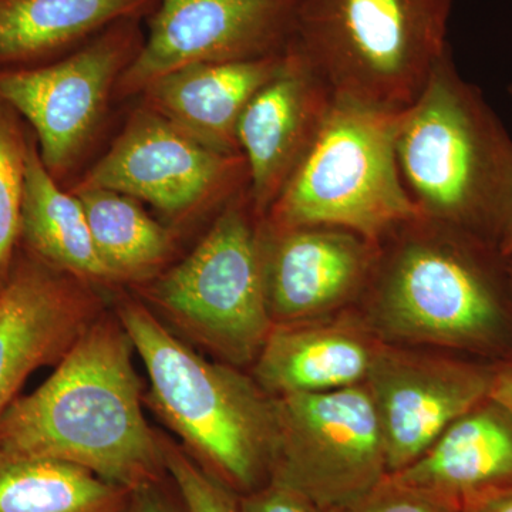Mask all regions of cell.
<instances>
[{
    "mask_svg": "<svg viewBox=\"0 0 512 512\" xmlns=\"http://www.w3.org/2000/svg\"><path fill=\"white\" fill-rule=\"evenodd\" d=\"M133 342L119 318L101 313L55 372L0 417V447L55 458L137 491L160 484L163 437L144 416Z\"/></svg>",
    "mask_w": 512,
    "mask_h": 512,
    "instance_id": "obj_1",
    "label": "cell"
},
{
    "mask_svg": "<svg viewBox=\"0 0 512 512\" xmlns=\"http://www.w3.org/2000/svg\"><path fill=\"white\" fill-rule=\"evenodd\" d=\"M366 291L387 336L487 362L512 353V291L500 248L419 217L379 242Z\"/></svg>",
    "mask_w": 512,
    "mask_h": 512,
    "instance_id": "obj_2",
    "label": "cell"
},
{
    "mask_svg": "<svg viewBox=\"0 0 512 512\" xmlns=\"http://www.w3.org/2000/svg\"><path fill=\"white\" fill-rule=\"evenodd\" d=\"M396 151L421 217L501 247L512 225V137L451 47L404 110Z\"/></svg>",
    "mask_w": 512,
    "mask_h": 512,
    "instance_id": "obj_3",
    "label": "cell"
},
{
    "mask_svg": "<svg viewBox=\"0 0 512 512\" xmlns=\"http://www.w3.org/2000/svg\"><path fill=\"white\" fill-rule=\"evenodd\" d=\"M150 380L148 404L184 448L232 491L268 483L278 420L275 399L235 366L194 352L137 301L117 308Z\"/></svg>",
    "mask_w": 512,
    "mask_h": 512,
    "instance_id": "obj_4",
    "label": "cell"
},
{
    "mask_svg": "<svg viewBox=\"0 0 512 512\" xmlns=\"http://www.w3.org/2000/svg\"><path fill=\"white\" fill-rule=\"evenodd\" d=\"M454 0H301L293 46L335 99L403 111L446 55Z\"/></svg>",
    "mask_w": 512,
    "mask_h": 512,
    "instance_id": "obj_5",
    "label": "cell"
},
{
    "mask_svg": "<svg viewBox=\"0 0 512 512\" xmlns=\"http://www.w3.org/2000/svg\"><path fill=\"white\" fill-rule=\"evenodd\" d=\"M403 113L333 97L318 136L262 222L348 229L380 242L421 217L397 163Z\"/></svg>",
    "mask_w": 512,
    "mask_h": 512,
    "instance_id": "obj_6",
    "label": "cell"
},
{
    "mask_svg": "<svg viewBox=\"0 0 512 512\" xmlns=\"http://www.w3.org/2000/svg\"><path fill=\"white\" fill-rule=\"evenodd\" d=\"M148 295L185 335L229 365L255 362L275 323L266 302L261 220L247 191L228 202L194 251Z\"/></svg>",
    "mask_w": 512,
    "mask_h": 512,
    "instance_id": "obj_7",
    "label": "cell"
},
{
    "mask_svg": "<svg viewBox=\"0 0 512 512\" xmlns=\"http://www.w3.org/2000/svg\"><path fill=\"white\" fill-rule=\"evenodd\" d=\"M274 399L278 434L268 483L336 512L387 477L382 427L366 383Z\"/></svg>",
    "mask_w": 512,
    "mask_h": 512,
    "instance_id": "obj_8",
    "label": "cell"
},
{
    "mask_svg": "<svg viewBox=\"0 0 512 512\" xmlns=\"http://www.w3.org/2000/svg\"><path fill=\"white\" fill-rule=\"evenodd\" d=\"M143 42L140 20H123L55 63L0 72V103L35 127L50 173L79 156Z\"/></svg>",
    "mask_w": 512,
    "mask_h": 512,
    "instance_id": "obj_9",
    "label": "cell"
},
{
    "mask_svg": "<svg viewBox=\"0 0 512 512\" xmlns=\"http://www.w3.org/2000/svg\"><path fill=\"white\" fill-rule=\"evenodd\" d=\"M301 0H158L148 35L121 74L123 94L201 63L238 62L284 52Z\"/></svg>",
    "mask_w": 512,
    "mask_h": 512,
    "instance_id": "obj_10",
    "label": "cell"
},
{
    "mask_svg": "<svg viewBox=\"0 0 512 512\" xmlns=\"http://www.w3.org/2000/svg\"><path fill=\"white\" fill-rule=\"evenodd\" d=\"M77 188H103L180 215L248 188L245 158L204 146L150 109L138 110L123 134Z\"/></svg>",
    "mask_w": 512,
    "mask_h": 512,
    "instance_id": "obj_11",
    "label": "cell"
},
{
    "mask_svg": "<svg viewBox=\"0 0 512 512\" xmlns=\"http://www.w3.org/2000/svg\"><path fill=\"white\" fill-rule=\"evenodd\" d=\"M491 382L493 362L420 356L383 345L366 386L389 474L414 463L451 423L490 396Z\"/></svg>",
    "mask_w": 512,
    "mask_h": 512,
    "instance_id": "obj_12",
    "label": "cell"
},
{
    "mask_svg": "<svg viewBox=\"0 0 512 512\" xmlns=\"http://www.w3.org/2000/svg\"><path fill=\"white\" fill-rule=\"evenodd\" d=\"M103 313L89 285L45 262H25L0 286V417L26 379L57 363Z\"/></svg>",
    "mask_w": 512,
    "mask_h": 512,
    "instance_id": "obj_13",
    "label": "cell"
},
{
    "mask_svg": "<svg viewBox=\"0 0 512 512\" xmlns=\"http://www.w3.org/2000/svg\"><path fill=\"white\" fill-rule=\"evenodd\" d=\"M266 302L275 325L305 322L365 291L379 242L335 227L275 229L261 221Z\"/></svg>",
    "mask_w": 512,
    "mask_h": 512,
    "instance_id": "obj_14",
    "label": "cell"
},
{
    "mask_svg": "<svg viewBox=\"0 0 512 512\" xmlns=\"http://www.w3.org/2000/svg\"><path fill=\"white\" fill-rule=\"evenodd\" d=\"M332 103L328 84L291 42L281 72L252 97L238 121L248 200L258 220L308 153Z\"/></svg>",
    "mask_w": 512,
    "mask_h": 512,
    "instance_id": "obj_15",
    "label": "cell"
},
{
    "mask_svg": "<svg viewBox=\"0 0 512 512\" xmlns=\"http://www.w3.org/2000/svg\"><path fill=\"white\" fill-rule=\"evenodd\" d=\"M390 483L456 512L512 488V412L493 397L471 407Z\"/></svg>",
    "mask_w": 512,
    "mask_h": 512,
    "instance_id": "obj_16",
    "label": "cell"
},
{
    "mask_svg": "<svg viewBox=\"0 0 512 512\" xmlns=\"http://www.w3.org/2000/svg\"><path fill=\"white\" fill-rule=\"evenodd\" d=\"M286 52L238 62L192 64L165 74L143 90L147 109L204 146L239 156L238 121L252 97L281 72Z\"/></svg>",
    "mask_w": 512,
    "mask_h": 512,
    "instance_id": "obj_17",
    "label": "cell"
},
{
    "mask_svg": "<svg viewBox=\"0 0 512 512\" xmlns=\"http://www.w3.org/2000/svg\"><path fill=\"white\" fill-rule=\"evenodd\" d=\"M382 343L352 323H281L255 360L269 396L325 393L366 383Z\"/></svg>",
    "mask_w": 512,
    "mask_h": 512,
    "instance_id": "obj_18",
    "label": "cell"
},
{
    "mask_svg": "<svg viewBox=\"0 0 512 512\" xmlns=\"http://www.w3.org/2000/svg\"><path fill=\"white\" fill-rule=\"evenodd\" d=\"M158 0H0V66L79 49L123 20L150 18Z\"/></svg>",
    "mask_w": 512,
    "mask_h": 512,
    "instance_id": "obj_19",
    "label": "cell"
},
{
    "mask_svg": "<svg viewBox=\"0 0 512 512\" xmlns=\"http://www.w3.org/2000/svg\"><path fill=\"white\" fill-rule=\"evenodd\" d=\"M20 232L36 255L57 271L86 284L114 282L94 245L82 201L60 190L33 143L26 151Z\"/></svg>",
    "mask_w": 512,
    "mask_h": 512,
    "instance_id": "obj_20",
    "label": "cell"
},
{
    "mask_svg": "<svg viewBox=\"0 0 512 512\" xmlns=\"http://www.w3.org/2000/svg\"><path fill=\"white\" fill-rule=\"evenodd\" d=\"M130 495L76 464L0 447V512H124Z\"/></svg>",
    "mask_w": 512,
    "mask_h": 512,
    "instance_id": "obj_21",
    "label": "cell"
},
{
    "mask_svg": "<svg viewBox=\"0 0 512 512\" xmlns=\"http://www.w3.org/2000/svg\"><path fill=\"white\" fill-rule=\"evenodd\" d=\"M74 194L114 282L147 278L173 252V232L148 217L133 198L103 188H76Z\"/></svg>",
    "mask_w": 512,
    "mask_h": 512,
    "instance_id": "obj_22",
    "label": "cell"
},
{
    "mask_svg": "<svg viewBox=\"0 0 512 512\" xmlns=\"http://www.w3.org/2000/svg\"><path fill=\"white\" fill-rule=\"evenodd\" d=\"M28 143L6 104L0 103V286L10 274L13 249L22 221Z\"/></svg>",
    "mask_w": 512,
    "mask_h": 512,
    "instance_id": "obj_23",
    "label": "cell"
},
{
    "mask_svg": "<svg viewBox=\"0 0 512 512\" xmlns=\"http://www.w3.org/2000/svg\"><path fill=\"white\" fill-rule=\"evenodd\" d=\"M165 470L180 494L185 512H239V501L184 447L163 437Z\"/></svg>",
    "mask_w": 512,
    "mask_h": 512,
    "instance_id": "obj_24",
    "label": "cell"
},
{
    "mask_svg": "<svg viewBox=\"0 0 512 512\" xmlns=\"http://www.w3.org/2000/svg\"><path fill=\"white\" fill-rule=\"evenodd\" d=\"M336 512H456L439 503L390 483L384 478L372 493Z\"/></svg>",
    "mask_w": 512,
    "mask_h": 512,
    "instance_id": "obj_25",
    "label": "cell"
},
{
    "mask_svg": "<svg viewBox=\"0 0 512 512\" xmlns=\"http://www.w3.org/2000/svg\"><path fill=\"white\" fill-rule=\"evenodd\" d=\"M239 512H323L303 495L284 485L266 483L242 495Z\"/></svg>",
    "mask_w": 512,
    "mask_h": 512,
    "instance_id": "obj_26",
    "label": "cell"
},
{
    "mask_svg": "<svg viewBox=\"0 0 512 512\" xmlns=\"http://www.w3.org/2000/svg\"><path fill=\"white\" fill-rule=\"evenodd\" d=\"M160 484L133 491L124 512H180L160 491Z\"/></svg>",
    "mask_w": 512,
    "mask_h": 512,
    "instance_id": "obj_27",
    "label": "cell"
},
{
    "mask_svg": "<svg viewBox=\"0 0 512 512\" xmlns=\"http://www.w3.org/2000/svg\"><path fill=\"white\" fill-rule=\"evenodd\" d=\"M490 396L512 412V353L493 362Z\"/></svg>",
    "mask_w": 512,
    "mask_h": 512,
    "instance_id": "obj_28",
    "label": "cell"
},
{
    "mask_svg": "<svg viewBox=\"0 0 512 512\" xmlns=\"http://www.w3.org/2000/svg\"><path fill=\"white\" fill-rule=\"evenodd\" d=\"M463 512H512V488L504 493L494 495L488 500L481 501Z\"/></svg>",
    "mask_w": 512,
    "mask_h": 512,
    "instance_id": "obj_29",
    "label": "cell"
},
{
    "mask_svg": "<svg viewBox=\"0 0 512 512\" xmlns=\"http://www.w3.org/2000/svg\"><path fill=\"white\" fill-rule=\"evenodd\" d=\"M501 254L507 259H512V225L508 234L505 235L503 244L500 247Z\"/></svg>",
    "mask_w": 512,
    "mask_h": 512,
    "instance_id": "obj_30",
    "label": "cell"
},
{
    "mask_svg": "<svg viewBox=\"0 0 512 512\" xmlns=\"http://www.w3.org/2000/svg\"><path fill=\"white\" fill-rule=\"evenodd\" d=\"M508 272H510V282L512 291V259H508Z\"/></svg>",
    "mask_w": 512,
    "mask_h": 512,
    "instance_id": "obj_31",
    "label": "cell"
},
{
    "mask_svg": "<svg viewBox=\"0 0 512 512\" xmlns=\"http://www.w3.org/2000/svg\"><path fill=\"white\" fill-rule=\"evenodd\" d=\"M507 92L512 97V83L510 84V86H508Z\"/></svg>",
    "mask_w": 512,
    "mask_h": 512,
    "instance_id": "obj_32",
    "label": "cell"
}]
</instances>
